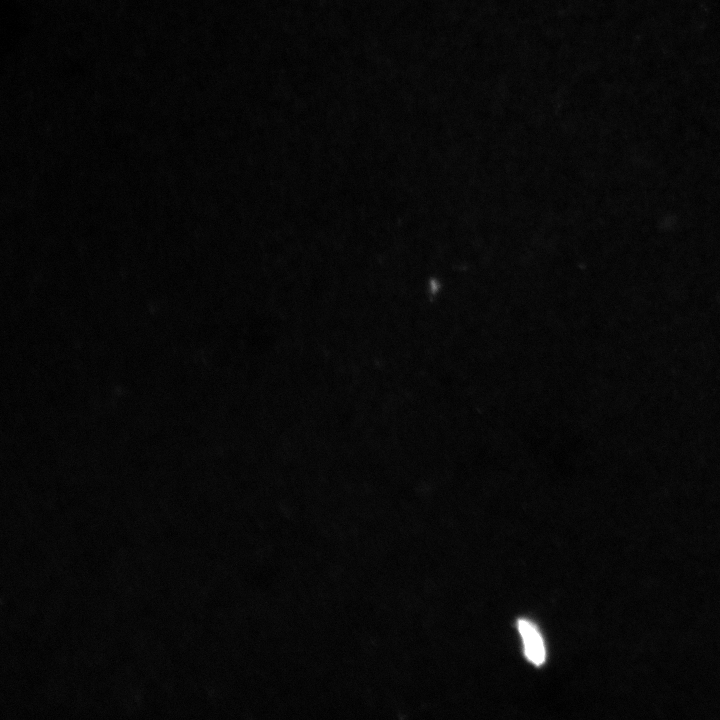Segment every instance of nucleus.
Instances as JSON below:
<instances>
[{
	"label": "nucleus",
	"mask_w": 720,
	"mask_h": 720,
	"mask_svg": "<svg viewBox=\"0 0 720 720\" xmlns=\"http://www.w3.org/2000/svg\"><path fill=\"white\" fill-rule=\"evenodd\" d=\"M518 629L523 639L524 652L527 659L535 665L543 664L546 658V651L537 627L530 621L521 619L518 621Z\"/></svg>",
	"instance_id": "nucleus-1"
}]
</instances>
